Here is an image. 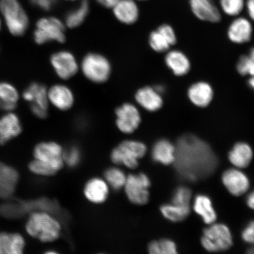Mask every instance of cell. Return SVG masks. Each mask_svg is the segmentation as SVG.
<instances>
[{"instance_id":"7","label":"cell","mask_w":254,"mask_h":254,"mask_svg":"<svg viewBox=\"0 0 254 254\" xmlns=\"http://www.w3.org/2000/svg\"><path fill=\"white\" fill-rule=\"evenodd\" d=\"M81 69L89 80L95 83H103L109 79L111 67L106 57L98 54H89L82 60Z\"/></svg>"},{"instance_id":"9","label":"cell","mask_w":254,"mask_h":254,"mask_svg":"<svg viewBox=\"0 0 254 254\" xmlns=\"http://www.w3.org/2000/svg\"><path fill=\"white\" fill-rule=\"evenodd\" d=\"M62 146L55 142H43L37 145L34 150L35 160H38L57 173L62 169L63 160Z\"/></svg>"},{"instance_id":"40","label":"cell","mask_w":254,"mask_h":254,"mask_svg":"<svg viewBox=\"0 0 254 254\" xmlns=\"http://www.w3.org/2000/svg\"><path fill=\"white\" fill-rule=\"evenodd\" d=\"M30 1L32 5L43 10L49 11L56 5L57 0H30Z\"/></svg>"},{"instance_id":"26","label":"cell","mask_w":254,"mask_h":254,"mask_svg":"<svg viewBox=\"0 0 254 254\" xmlns=\"http://www.w3.org/2000/svg\"><path fill=\"white\" fill-rule=\"evenodd\" d=\"M253 152L252 148L245 142H238L230 151L228 158L232 164L238 168H246L252 161Z\"/></svg>"},{"instance_id":"24","label":"cell","mask_w":254,"mask_h":254,"mask_svg":"<svg viewBox=\"0 0 254 254\" xmlns=\"http://www.w3.org/2000/svg\"><path fill=\"white\" fill-rule=\"evenodd\" d=\"M25 246L24 238L17 233H0V254H21Z\"/></svg>"},{"instance_id":"38","label":"cell","mask_w":254,"mask_h":254,"mask_svg":"<svg viewBox=\"0 0 254 254\" xmlns=\"http://www.w3.org/2000/svg\"><path fill=\"white\" fill-rule=\"evenodd\" d=\"M28 167L32 173L38 175V176L49 177L56 174L55 171L35 159L31 162Z\"/></svg>"},{"instance_id":"14","label":"cell","mask_w":254,"mask_h":254,"mask_svg":"<svg viewBox=\"0 0 254 254\" xmlns=\"http://www.w3.org/2000/svg\"><path fill=\"white\" fill-rule=\"evenodd\" d=\"M222 181L228 191L235 196L244 194L249 189V179L240 170H227L222 175Z\"/></svg>"},{"instance_id":"27","label":"cell","mask_w":254,"mask_h":254,"mask_svg":"<svg viewBox=\"0 0 254 254\" xmlns=\"http://www.w3.org/2000/svg\"><path fill=\"white\" fill-rule=\"evenodd\" d=\"M193 209L196 214L201 216L203 221L207 224H213L217 215L212 206L210 198L204 195L196 196L193 202Z\"/></svg>"},{"instance_id":"2","label":"cell","mask_w":254,"mask_h":254,"mask_svg":"<svg viewBox=\"0 0 254 254\" xmlns=\"http://www.w3.org/2000/svg\"><path fill=\"white\" fill-rule=\"evenodd\" d=\"M27 233L43 243L53 242L62 231L60 221L53 214L44 211L32 212L25 225Z\"/></svg>"},{"instance_id":"6","label":"cell","mask_w":254,"mask_h":254,"mask_svg":"<svg viewBox=\"0 0 254 254\" xmlns=\"http://www.w3.org/2000/svg\"><path fill=\"white\" fill-rule=\"evenodd\" d=\"M34 40L38 44H43L50 41L64 43L65 40L64 25L56 17L41 18L36 24Z\"/></svg>"},{"instance_id":"42","label":"cell","mask_w":254,"mask_h":254,"mask_svg":"<svg viewBox=\"0 0 254 254\" xmlns=\"http://www.w3.org/2000/svg\"><path fill=\"white\" fill-rule=\"evenodd\" d=\"M246 5L249 17L254 21V0H247Z\"/></svg>"},{"instance_id":"29","label":"cell","mask_w":254,"mask_h":254,"mask_svg":"<svg viewBox=\"0 0 254 254\" xmlns=\"http://www.w3.org/2000/svg\"><path fill=\"white\" fill-rule=\"evenodd\" d=\"M162 214L168 220L179 222L184 220L190 212V206H183L176 204H166L160 208Z\"/></svg>"},{"instance_id":"45","label":"cell","mask_w":254,"mask_h":254,"mask_svg":"<svg viewBox=\"0 0 254 254\" xmlns=\"http://www.w3.org/2000/svg\"><path fill=\"white\" fill-rule=\"evenodd\" d=\"M249 85L251 88L254 91V75L251 77L249 80Z\"/></svg>"},{"instance_id":"28","label":"cell","mask_w":254,"mask_h":254,"mask_svg":"<svg viewBox=\"0 0 254 254\" xmlns=\"http://www.w3.org/2000/svg\"><path fill=\"white\" fill-rule=\"evenodd\" d=\"M18 93L13 85L8 82H0V110H13L17 106Z\"/></svg>"},{"instance_id":"41","label":"cell","mask_w":254,"mask_h":254,"mask_svg":"<svg viewBox=\"0 0 254 254\" xmlns=\"http://www.w3.org/2000/svg\"><path fill=\"white\" fill-rule=\"evenodd\" d=\"M242 238L246 243L254 244V221L250 222L244 228Z\"/></svg>"},{"instance_id":"46","label":"cell","mask_w":254,"mask_h":254,"mask_svg":"<svg viewBox=\"0 0 254 254\" xmlns=\"http://www.w3.org/2000/svg\"><path fill=\"white\" fill-rule=\"evenodd\" d=\"M249 55L251 59H252L253 61L254 62V47L253 48V49L250 50L249 55Z\"/></svg>"},{"instance_id":"44","label":"cell","mask_w":254,"mask_h":254,"mask_svg":"<svg viewBox=\"0 0 254 254\" xmlns=\"http://www.w3.org/2000/svg\"><path fill=\"white\" fill-rule=\"evenodd\" d=\"M247 203L249 207L254 209V191L250 193L247 198Z\"/></svg>"},{"instance_id":"15","label":"cell","mask_w":254,"mask_h":254,"mask_svg":"<svg viewBox=\"0 0 254 254\" xmlns=\"http://www.w3.org/2000/svg\"><path fill=\"white\" fill-rule=\"evenodd\" d=\"M253 26L249 20L244 17H237L228 28L227 37L232 43L245 44L252 39Z\"/></svg>"},{"instance_id":"33","label":"cell","mask_w":254,"mask_h":254,"mask_svg":"<svg viewBox=\"0 0 254 254\" xmlns=\"http://www.w3.org/2000/svg\"><path fill=\"white\" fill-rule=\"evenodd\" d=\"M149 44L152 50L157 53H166L171 46L163 34L158 30L152 31L149 37Z\"/></svg>"},{"instance_id":"5","label":"cell","mask_w":254,"mask_h":254,"mask_svg":"<svg viewBox=\"0 0 254 254\" xmlns=\"http://www.w3.org/2000/svg\"><path fill=\"white\" fill-rule=\"evenodd\" d=\"M203 247L209 252H224L233 245V238L229 228L222 224H212L203 233Z\"/></svg>"},{"instance_id":"12","label":"cell","mask_w":254,"mask_h":254,"mask_svg":"<svg viewBox=\"0 0 254 254\" xmlns=\"http://www.w3.org/2000/svg\"><path fill=\"white\" fill-rule=\"evenodd\" d=\"M51 63L57 75L64 79L71 78L78 71V65L74 56L65 51L54 54Z\"/></svg>"},{"instance_id":"3","label":"cell","mask_w":254,"mask_h":254,"mask_svg":"<svg viewBox=\"0 0 254 254\" xmlns=\"http://www.w3.org/2000/svg\"><path fill=\"white\" fill-rule=\"evenodd\" d=\"M0 11L9 33L14 36H23L29 25V18L19 0H0Z\"/></svg>"},{"instance_id":"48","label":"cell","mask_w":254,"mask_h":254,"mask_svg":"<svg viewBox=\"0 0 254 254\" xmlns=\"http://www.w3.org/2000/svg\"><path fill=\"white\" fill-rule=\"evenodd\" d=\"M1 20H0V30H1Z\"/></svg>"},{"instance_id":"50","label":"cell","mask_w":254,"mask_h":254,"mask_svg":"<svg viewBox=\"0 0 254 254\" xmlns=\"http://www.w3.org/2000/svg\"><path fill=\"white\" fill-rule=\"evenodd\" d=\"M139 1H144V0H139Z\"/></svg>"},{"instance_id":"43","label":"cell","mask_w":254,"mask_h":254,"mask_svg":"<svg viewBox=\"0 0 254 254\" xmlns=\"http://www.w3.org/2000/svg\"><path fill=\"white\" fill-rule=\"evenodd\" d=\"M101 5L106 8H113L120 0H97Z\"/></svg>"},{"instance_id":"16","label":"cell","mask_w":254,"mask_h":254,"mask_svg":"<svg viewBox=\"0 0 254 254\" xmlns=\"http://www.w3.org/2000/svg\"><path fill=\"white\" fill-rule=\"evenodd\" d=\"M193 14L200 20L218 23L221 20V12L212 0H190Z\"/></svg>"},{"instance_id":"39","label":"cell","mask_w":254,"mask_h":254,"mask_svg":"<svg viewBox=\"0 0 254 254\" xmlns=\"http://www.w3.org/2000/svg\"><path fill=\"white\" fill-rule=\"evenodd\" d=\"M166 37L171 46H174L177 42V37L174 28L168 24H163L159 27L158 29Z\"/></svg>"},{"instance_id":"8","label":"cell","mask_w":254,"mask_h":254,"mask_svg":"<svg viewBox=\"0 0 254 254\" xmlns=\"http://www.w3.org/2000/svg\"><path fill=\"white\" fill-rule=\"evenodd\" d=\"M151 186L150 179L144 173L131 174L127 177L125 189L127 197L133 204L144 205L148 201Z\"/></svg>"},{"instance_id":"34","label":"cell","mask_w":254,"mask_h":254,"mask_svg":"<svg viewBox=\"0 0 254 254\" xmlns=\"http://www.w3.org/2000/svg\"><path fill=\"white\" fill-rule=\"evenodd\" d=\"M220 3L222 11L232 17L239 15L246 5L245 0H220Z\"/></svg>"},{"instance_id":"18","label":"cell","mask_w":254,"mask_h":254,"mask_svg":"<svg viewBox=\"0 0 254 254\" xmlns=\"http://www.w3.org/2000/svg\"><path fill=\"white\" fill-rule=\"evenodd\" d=\"M162 95L155 88L151 87H144L139 89L135 94V99L143 109L155 112L160 110L164 104Z\"/></svg>"},{"instance_id":"25","label":"cell","mask_w":254,"mask_h":254,"mask_svg":"<svg viewBox=\"0 0 254 254\" xmlns=\"http://www.w3.org/2000/svg\"><path fill=\"white\" fill-rule=\"evenodd\" d=\"M152 158L155 162L163 165L174 163L176 158V148L167 139H161L154 145Z\"/></svg>"},{"instance_id":"10","label":"cell","mask_w":254,"mask_h":254,"mask_svg":"<svg viewBox=\"0 0 254 254\" xmlns=\"http://www.w3.org/2000/svg\"><path fill=\"white\" fill-rule=\"evenodd\" d=\"M24 99L31 103L30 108L34 115L39 119H45L48 114L49 98L44 85L34 82L24 91Z\"/></svg>"},{"instance_id":"17","label":"cell","mask_w":254,"mask_h":254,"mask_svg":"<svg viewBox=\"0 0 254 254\" xmlns=\"http://www.w3.org/2000/svg\"><path fill=\"white\" fill-rule=\"evenodd\" d=\"M18 180L17 170L0 162V198L11 197L15 192Z\"/></svg>"},{"instance_id":"32","label":"cell","mask_w":254,"mask_h":254,"mask_svg":"<svg viewBox=\"0 0 254 254\" xmlns=\"http://www.w3.org/2000/svg\"><path fill=\"white\" fill-rule=\"evenodd\" d=\"M148 252L151 254H177V247L173 241L161 240L152 241L148 246Z\"/></svg>"},{"instance_id":"36","label":"cell","mask_w":254,"mask_h":254,"mask_svg":"<svg viewBox=\"0 0 254 254\" xmlns=\"http://www.w3.org/2000/svg\"><path fill=\"white\" fill-rule=\"evenodd\" d=\"M63 160L69 167L75 168L80 163L81 158V151L75 146L69 148L65 151H63Z\"/></svg>"},{"instance_id":"20","label":"cell","mask_w":254,"mask_h":254,"mask_svg":"<svg viewBox=\"0 0 254 254\" xmlns=\"http://www.w3.org/2000/svg\"><path fill=\"white\" fill-rule=\"evenodd\" d=\"M49 101L60 110L65 111L71 109L74 104V97L71 90L65 85H54L48 91Z\"/></svg>"},{"instance_id":"37","label":"cell","mask_w":254,"mask_h":254,"mask_svg":"<svg viewBox=\"0 0 254 254\" xmlns=\"http://www.w3.org/2000/svg\"><path fill=\"white\" fill-rule=\"evenodd\" d=\"M190 198H191L190 190L186 187H180L175 191L173 198V204L183 206H190Z\"/></svg>"},{"instance_id":"23","label":"cell","mask_w":254,"mask_h":254,"mask_svg":"<svg viewBox=\"0 0 254 254\" xmlns=\"http://www.w3.org/2000/svg\"><path fill=\"white\" fill-rule=\"evenodd\" d=\"M117 20L126 24L135 23L139 16V9L134 0H120L113 8Z\"/></svg>"},{"instance_id":"1","label":"cell","mask_w":254,"mask_h":254,"mask_svg":"<svg viewBox=\"0 0 254 254\" xmlns=\"http://www.w3.org/2000/svg\"><path fill=\"white\" fill-rule=\"evenodd\" d=\"M174 162L181 176L190 181L208 176L217 166V159L209 146L190 134L178 141Z\"/></svg>"},{"instance_id":"19","label":"cell","mask_w":254,"mask_h":254,"mask_svg":"<svg viewBox=\"0 0 254 254\" xmlns=\"http://www.w3.org/2000/svg\"><path fill=\"white\" fill-rule=\"evenodd\" d=\"M165 63L171 72L178 77L188 74L191 67L189 57L182 51L178 50L168 51L165 57Z\"/></svg>"},{"instance_id":"30","label":"cell","mask_w":254,"mask_h":254,"mask_svg":"<svg viewBox=\"0 0 254 254\" xmlns=\"http://www.w3.org/2000/svg\"><path fill=\"white\" fill-rule=\"evenodd\" d=\"M89 12V4L86 0L82 1L77 8L66 16L65 23L69 28H75L83 23Z\"/></svg>"},{"instance_id":"22","label":"cell","mask_w":254,"mask_h":254,"mask_svg":"<svg viewBox=\"0 0 254 254\" xmlns=\"http://www.w3.org/2000/svg\"><path fill=\"white\" fill-rule=\"evenodd\" d=\"M109 192L108 184L100 178H94L89 180L84 187L85 197L95 204H100L106 201Z\"/></svg>"},{"instance_id":"31","label":"cell","mask_w":254,"mask_h":254,"mask_svg":"<svg viewBox=\"0 0 254 254\" xmlns=\"http://www.w3.org/2000/svg\"><path fill=\"white\" fill-rule=\"evenodd\" d=\"M104 177L108 185L116 190L125 187L127 178L125 172L117 167H111L107 169L104 173Z\"/></svg>"},{"instance_id":"35","label":"cell","mask_w":254,"mask_h":254,"mask_svg":"<svg viewBox=\"0 0 254 254\" xmlns=\"http://www.w3.org/2000/svg\"><path fill=\"white\" fill-rule=\"evenodd\" d=\"M237 70L241 75H254V62L249 55L241 56L237 64Z\"/></svg>"},{"instance_id":"4","label":"cell","mask_w":254,"mask_h":254,"mask_svg":"<svg viewBox=\"0 0 254 254\" xmlns=\"http://www.w3.org/2000/svg\"><path fill=\"white\" fill-rule=\"evenodd\" d=\"M146 152L147 147L142 142L127 140L114 149L111 158L114 163L134 169L138 167L139 160L144 156Z\"/></svg>"},{"instance_id":"13","label":"cell","mask_w":254,"mask_h":254,"mask_svg":"<svg viewBox=\"0 0 254 254\" xmlns=\"http://www.w3.org/2000/svg\"><path fill=\"white\" fill-rule=\"evenodd\" d=\"M214 89L208 82L199 81L190 85L187 91L189 100L193 106L198 108H206L213 100Z\"/></svg>"},{"instance_id":"49","label":"cell","mask_w":254,"mask_h":254,"mask_svg":"<svg viewBox=\"0 0 254 254\" xmlns=\"http://www.w3.org/2000/svg\"><path fill=\"white\" fill-rule=\"evenodd\" d=\"M66 1H75V0H66Z\"/></svg>"},{"instance_id":"47","label":"cell","mask_w":254,"mask_h":254,"mask_svg":"<svg viewBox=\"0 0 254 254\" xmlns=\"http://www.w3.org/2000/svg\"><path fill=\"white\" fill-rule=\"evenodd\" d=\"M249 253L254 254V247L251 248L249 250Z\"/></svg>"},{"instance_id":"11","label":"cell","mask_w":254,"mask_h":254,"mask_svg":"<svg viewBox=\"0 0 254 254\" xmlns=\"http://www.w3.org/2000/svg\"><path fill=\"white\" fill-rule=\"evenodd\" d=\"M116 114V125L123 133L131 134L140 125V113L134 105L129 103L123 104L117 109Z\"/></svg>"},{"instance_id":"21","label":"cell","mask_w":254,"mask_h":254,"mask_svg":"<svg viewBox=\"0 0 254 254\" xmlns=\"http://www.w3.org/2000/svg\"><path fill=\"white\" fill-rule=\"evenodd\" d=\"M21 131L20 120L15 114L8 113L0 118V145L5 144Z\"/></svg>"}]
</instances>
